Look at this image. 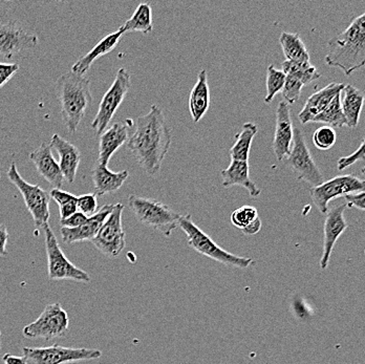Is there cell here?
<instances>
[{
  "label": "cell",
  "instance_id": "1",
  "mask_svg": "<svg viewBox=\"0 0 365 364\" xmlns=\"http://www.w3.org/2000/svg\"><path fill=\"white\" fill-rule=\"evenodd\" d=\"M135 130L129 135L126 145L140 167L147 175L155 177L160 172L162 164L173 141L171 130L165 120L163 110L151 105L146 115L138 118Z\"/></svg>",
  "mask_w": 365,
  "mask_h": 364
},
{
  "label": "cell",
  "instance_id": "2",
  "mask_svg": "<svg viewBox=\"0 0 365 364\" xmlns=\"http://www.w3.org/2000/svg\"><path fill=\"white\" fill-rule=\"evenodd\" d=\"M326 63L338 68L346 76L365 64V14L356 17L344 32L329 39Z\"/></svg>",
  "mask_w": 365,
  "mask_h": 364
},
{
  "label": "cell",
  "instance_id": "3",
  "mask_svg": "<svg viewBox=\"0 0 365 364\" xmlns=\"http://www.w3.org/2000/svg\"><path fill=\"white\" fill-rule=\"evenodd\" d=\"M55 88L62 121L68 132L75 134L93 101L91 81L86 77L68 72L58 78Z\"/></svg>",
  "mask_w": 365,
  "mask_h": 364
},
{
  "label": "cell",
  "instance_id": "4",
  "mask_svg": "<svg viewBox=\"0 0 365 364\" xmlns=\"http://www.w3.org/2000/svg\"><path fill=\"white\" fill-rule=\"evenodd\" d=\"M179 227L184 231L188 245L193 250L222 265L231 268L247 269L255 264V261L250 257L237 256L220 248L209 235L193 223L190 214L181 215Z\"/></svg>",
  "mask_w": 365,
  "mask_h": 364
},
{
  "label": "cell",
  "instance_id": "5",
  "mask_svg": "<svg viewBox=\"0 0 365 364\" xmlns=\"http://www.w3.org/2000/svg\"><path fill=\"white\" fill-rule=\"evenodd\" d=\"M128 206L140 223L151 229L159 231L165 236H170L173 231L179 227L181 214L161 202L133 193L128 197Z\"/></svg>",
  "mask_w": 365,
  "mask_h": 364
},
{
  "label": "cell",
  "instance_id": "6",
  "mask_svg": "<svg viewBox=\"0 0 365 364\" xmlns=\"http://www.w3.org/2000/svg\"><path fill=\"white\" fill-rule=\"evenodd\" d=\"M6 175H8L11 183L21 193L24 204H26L29 212L32 215L36 229H43L44 226L48 225L51 217L50 194L46 190L42 189L40 186L33 185L26 182L20 175L15 162H12L11 164Z\"/></svg>",
  "mask_w": 365,
  "mask_h": 364
},
{
  "label": "cell",
  "instance_id": "7",
  "mask_svg": "<svg viewBox=\"0 0 365 364\" xmlns=\"http://www.w3.org/2000/svg\"><path fill=\"white\" fill-rule=\"evenodd\" d=\"M24 357L28 364H68L81 361L98 360L102 352L96 348H66L59 345L46 348H22Z\"/></svg>",
  "mask_w": 365,
  "mask_h": 364
},
{
  "label": "cell",
  "instance_id": "8",
  "mask_svg": "<svg viewBox=\"0 0 365 364\" xmlns=\"http://www.w3.org/2000/svg\"><path fill=\"white\" fill-rule=\"evenodd\" d=\"M46 235V250L48 256V273L51 281H73L78 283H91V275L82 269L73 265L66 256L54 231L50 224L43 227Z\"/></svg>",
  "mask_w": 365,
  "mask_h": 364
},
{
  "label": "cell",
  "instance_id": "9",
  "mask_svg": "<svg viewBox=\"0 0 365 364\" xmlns=\"http://www.w3.org/2000/svg\"><path fill=\"white\" fill-rule=\"evenodd\" d=\"M70 330L68 313L58 303L46 306L43 312L34 323H29L22 330V334L29 339L54 340L66 336Z\"/></svg>",
  "mask_w": 365,
  "mask_h": 364
},
{
  "label": "cell",
  "instance_id": "10",
  "mask_svg": "<svg viewBox=\"0 0 365 364\" xmlns=\"http://www.w3.org/2000/svg\"><path fill=\"white\" fill-rule=\"evenodd\" d=\"M129 90L130 74L126 68H119L110 90L106 93L100 102L99 110L96 114L95 119L91 122V128L96 130L97 135H101L108 130L113 115L125 99Z\"/></svg>",
  "mask_w": 365,
  "mask_h": 364
},
{
  "label": "cell",
  "instance_id": "11",
  "mask_svg": "<svg viewBox=\"0 0 365 364\" xmlns=\"http://www.w3.org/2000/svg\"><path fill=\"white\" fill-rule=\"evenodd\" d=\"M286 164L299 181L306 182L313 187H317L324 182V175L314 161L300 128H294L292 148L286 159Z\"/></svg>",
  "mask_w": 365,
  "mask_h": 364
},
{
  "label": "cell",
  "instance_id": "12",
  "mask_svg": "<svg viewBox=\"0 0 365 364\" xmlns=\"http://www.w3.org/2000/svg\"><path fill=\"white\" fill-rule=\"evenodd\" d=\"M365 182L357 175H337L329 181L324 182L317 187H312L310 194L314 205L322 214L329 211V202L337 197H344L349 193L364 192Z\"/></svg>",
  "mask_w": 365,
  "mask_h": 364
},
{
  "label": "cell",
  "instance_id": "13",
  "mask_svg": "<svg viewBox=\"0 0 365 364\" xmlns=\"http://www.w3.org/2000/svg\"><path fill=\"white\" fill-rule=\"evenodd\" d=\"M124 205L121 203L115 204L113 212L108 215L102 225L95 239L91 241L93 245L102 254L110 259H115L125 249V232L122 227V213Z\"/></svg>",
  "mask_w": 365,
  "mask_h": 364
},
{
  "label": "cell",
  "instance_id": "14",
  "mask_svg": "<svg viewBox=\"0 0 365 364\" xmlns=\"http://www.w3.org/2000/svg\"><path fill=\"white\" fill-rule=\"evenodd\" d=\"M39 38L32 33L26 32L15 22L0 24V55L11 59L15 55L29 48H35Z\"/></svg>",
  "mask_w": 365,
  "mask_h": 364
},
{
  "label": "cell",
  "instance_id": "15",
  "mask_svg": "<svg viewBox=\"0 0 365 364\" xmlns=\"http://www.w3.org/2000/svg\"><path fill=\"white\" fill-rule=\"evenodd\" d=\"M346 208V204H342L329 209L327 212L324 225V253L320 259V268L322 270H326L328 267L331 252L338 239L349 228V224L344 217Z\"/></svg>",
  "mask_w": 365,
  "mask_h": 364
},
{
  "label": "cell",
  "instance_id": "16",
  "mask_svg": "<svg viewBox=\"0 0 365 364\" xmlns=\"http://www.w3.org/2000/svg\"><path fill=\"white\" fill-rule=\"evenodd\" d=\"M294 137V125L290 108L284 101L276 108V125L272 148L278 161H284L290 155Z\"/></svg>",
  "mask_w": 365,
  "mask_h": 364
},
{
  "label": "cell",
  "instance_id": "17",
  "mask_svg": "<svg viewBox=\"0 0 365 364\" xmlns=\"http://www.w3.org/2000/svg\"><path fill=\"white\" fill-rule=\"evenodd\" d=\"M135 125L133 120L128 119L124 122H118L113 124L110 128L100 135L99 155L97 163L108 166L111 157L121 148L124 144L128 143L129 139V130Z\"/></svg>",
  "mask_w": 365,
  "mask_h": 364
},
{
  "label": "cell",
  "instance_id": "18",
  "mask_svg": "<svg viewBox=\"0 0 365 364\" xmlns=\"http://www.w3.org/2000/svg\"><path fill=\"white\" fill-rule=\"evenodd\" d=\"M115 205L113 204H108V205L102 206L95 214L88 217V221L78 228H61L62 239L66 244L81 243V241H93L96 235L98 234L99 230L101 229L104 222L108 219V215L113 212Z\"/></svg>",
  "mask_w": 365,
  "mask_h": 364
},
{
  "label": "cell",
  "instance_id": "19",
  "mask_svg": "<svg viewBox=\"0 0 365 364\" xmlns=\"http://www.w3.org/2000/svg\"><path fill=\"white\" fill-rule=\"evenodd\" d=\"M50 143L43 142L39 147L33 150L29 157L34 163L37 172L50 184L51 186L60 189L63 185L64 177L60 170L59 164L53 155Z\"/></svg>",
  "mask_w": 365,
  "mask_h": 364
},
{
  "label": "cell",
  "instance_id": "20",
  "mask_svg": "<svg viewBox=\"0 0 365 364\" xmlns=\"http://www.w3.org/2000/svg\"><path fill=\"white\" fill-rule=\"evenodd\" d=\"M346 84L341 82H333L329 83L326 88L317 90L309 97L304 103V108L300 110L298 114V120L300 123L307 124L313 121L314 118L317 117L318 115L322 114L327 106L331 103V100L334 99L338 94H341Z\"/></svg>",
  "mask_w": 365,
  "mask_h": 364
},
{
  "label": "cell",
  "instance_id": "21",
  "mask_svg": "<svg viewBox=\"0 0 365 364\" xmlns=\"http://www.w3.org/2000/svg\"><path fill=\"white\" fill-rule=\"evenodd\" d=\"M51 147L59 155V167L63 175L64 180L68 184H73L77 175L81 152L71 142L66 141L59 135H53L50 141Z\"/></svg>",
  "mask_w": 365,
  "mask_h": 364
},
{
  "label": "cell",
  "instance_id": "22",
  "mask_svg": "<svg viewBox=\"0 0 365 364\" xmlns=\"http://www.w3.org/2000/svg\"><path fill=\"white\" fill-rule=\"evenodd\" d=\"M128 170H122L120 172H113L108 170V166L97 163L93 166L91 172L93 189L95 194L103 197L106 194L118 192L128 179Z\"/></svg>",
  "mask_w": 365,
  "mask_h": 364
},
{
  "label": "cell",
  "instance_id": "23",
  "mask_svg": "<svg viewBox=\"0 0 365 364\" xmlns=\"http://www.w3.org/2000/svg\"><path fill=\"white\" fill-rule=\"evenodd\" d=\"M222 187L229 188L240 186L248 190L252 197H259L262 190L256 186L250 177V168L248 162L231 161L230 165L220 172Z\"/></svg>",
  "mask_w": 365,
  "mask_h": 364
},
{
  "label": "cell",
  "instance_id": "24",
  "mask_svg": "<svg viewBox=\"0 0 365 364\" xmlns=\"http://www.w3.org/2000/svg\"><path fill=\"white\" fill-rule=\"evenodd\" d=\"M122 35H123V32H122L121 28H119L117 32L110 33L108 36L100 40L97 46H93L86 56L80 58L73 64L71 72H73V74L79 75V76H84L90 71L91 66H93V62L98 58L108 54L111 51H113V48H115V46L119 43L120 39H121Z\"/></svg>",
  "mask_w": 365,
  "mask_h": 364
},
{
  "label": "cell",
  "instance_id": "25",
  "mask_svg": "<svg viewBox=\"0 0 365 364\" xmlns=\"http://www.w3.org/2000/svg\"><path fill=\"white\" fill-rule=\"evenodd\" d=\"M210 106V88H209L207 71L202 70L197 81L189 97V110L195 123H199L208 112Z\"/></svg>",
  "mask_w": 365,
  "mask_h": 364
},
{
  "label": "cell",
  "instance_id": "26",
  "mask_svg": "<svg viewBox=\"0 0 365 364\" xmlns=\"http://www.w3.org/2000/svg\"><path fill=\"white\" fill-rule=\"evenodd\" d=\"M341 95H344V98H341V110L346 118V126L356 128L359 124L360 115L364 108V92L351 84H346Z\"/></svg>",
  "mask_w": 365,
  "mask_h": 364
},
{
  "label": "cell",
  "instance_id": "27",
  "mask_svg": "<svg viewBox=\"0 0 365 364\" xmlns=\"http://www.w3.org/2000/svg\"><path fill=\"white\" fill-rule=\"evenodd\" d=\"M258 128L255 123H245L242 130L235 135V145L229 150L231 161L248 162L253 140L257 135Z\"/></svg>",
  "mask_w": 365,
  "mask_h": 364
},
{
  "label": "cell",
  "instance_id": "28",
  "mask_svg": "<svg viewBox=\"0 0 365 364\" xmlns=\"http://www.w3.org/2000/svg\"><path fill=\"white\" fill-rule=\"evenodd\" d=\"M279 43L288 61L302 63L310 62V54L299 35L296 33H282L279 37Z\"/></svg>",
  "mask_w": 365,
  "mask_h": 364
},
{
  "label": "cell",
  "instance_id": "29",
  "mask_svg": "<svg viewBox=\"0 0 365 364\" xmlns=\"http://www.w3.org/2000/svg\"><path fill=\"white\" fill-rule=\"evenodd\" d=\"M123 34L129 32H139L149 34L153 31V9L149 4H141L135 9V13L121 26Z\"/></svg>",
  "mask_w": 365,
  "mask_h": 364
},
{
  "label": "cell",
  "instance_id": "30",
  "mask_svg": "<svg viewBox=\"0 0 365 364\" xmlns=\"http://www.w3.org/2000/svg\"><path fill=\"white\" fill-rule=\"evenodd\" d=\"M282 71L286 76L295 78L304 85H309L312 82L316 81L322 77L315 66L310 62L302 63V62L286 61L282 62Z\"/></svg>",
  "mask_w": 365,
  "mask_h": 364
},
{
  "label": "cell",
  "instance_id": "31",
  "mask_svg": "<svg viewBox=\"0 0 365 364\" xmlns=\"http://www.w3.org/2000/svg\"><path fill=\"white\" fill-rule=\"evenodd\" d=\"M312 122L328 124L331 126V128L346 126V118H344L341 110V94H338L334 98L331 103L327 106L326 110L317 117L314 118Z\"/></svg>",
  "mask_w": 365,
  "mask_h": 364
},
{
  "label": "cell",
  "instance_id": "32",
  "mask_svg": "<svg viewBox=\"0 0 365 364\" xmlns=\"http://www.w3.org/2000/svg\"><path fill=\"white\" fill-rule=\"evenodd\" d=\"M286 75L282 71L277 70L273 64H270L267 70V95L264 97V103L270 104L274 97L282 92L286 81Z\"/></svg>",
  "mask_w": 365,
  "mask_h": 364
},
{
  "label": "cell",
  "instance_id": "33",
  "mask_svg": "<svg viewBox=\"0 0 365 364\" xmlns=\"http://www.w3.org/2000/svg\"><path fill=\"white\" fill-rule=\"evenodd\" d=\"M256 219H258V211L253 206H242L231 214V223L240 230L248 227Z\"/></svg>",
  "mask_w": 365,
  "mask_h": 364
},
{
  "label": "cell",
  "instance_id": "34",
  "mask_svg": "<svg viewBox=\"0 0 365 364\" xmlns=\"http://www.w3.org/2000/svg\"><path fill=\"white\" fill-rule=\"evenodd\" d=\"M337 141L335 130L329 126L318 128L313 134V143L316 147L322 152L331 150Z\"/></svg>",
  "mask_w": 365,
  "mask_h": 364
},
{
  "label": "cell",
  "instance_id": "35",
  "mask_svg": "<svg viewBox=\"0 0 365 364\" xmlns=\"http://www.w3.org/2000/svg\"><path fill=\"white\" fill-rule=\"evenodd\" d=\"M302 88H304V84L302 82L298 81L295 78L287 76L284 88L282 90L284 102L289 105V104H295L296 102L299 101Z\"/></svg>",
  "mask_w": 365,
  "mask_h": 364
},
{
  "label": "cell",
  "instance_id": "36",
  "mask_svg": "<svg viewBox=\"0 0 365 364\" xmlns=\"http://www.w3.org/2000/svg\"><path fill=\"white\" fill-rule=\"evenodd\" d=\"M77 207L78 211L88 217L95 214L98 211L97 195L95 193H88L77 197Z\"/></svg>",
  "mask_w": 365,
  "mask_h": 364
},
{
  "label": "cell",
  "instance_id": "37",
  "mask_svg": "<svg viewBox=\"0 0 365 364\" xmlns=\"http://www.w3.org/2000/svg\"><path fill=\"white\" fill-rule=\"evenodd\" d=\"M365 160V152H364V140H362L361 144H360L359 148L353 152L351 155L347 157H340L337 162V170L339 172L346 170L349 166L354 165L357 162H364Z\"/></svg>",
  "mask_w": 365,
  "mask_h": 364
},
{
  "label": "cell",
  "instance_id": "38",
  "mask_svg": "<svg viewBox=\"0 0 365 364\" xmlns=\"http://www.w3.org/2000/svg\"><path fill=\"white\" fill-rule=\"evenodd\" d=\"M19 71L17 63H0V88L8 83Z\"/></svg>",
  "mask_w": 365,
  "mask_h": 364
},
{
  "label": "cell",
  "instance_id": "39",
  "mask_svg": "<svg viewBox=\"0 0 365 364\" xmlns=\"http://www.w3.org/2000/svg\"><path fill=\"white\" fill-rule=\"evenodd\" d=\"M88 217H86L83 213L80 212V211H77L75 214L71 215L68 219H60V225H61V228H78L80 226L83 225L86 221H88Z\"/></svg>",
  "mask_w": 365,
  "mask_h": 364
},
{
  "label": "cell",
  "instance_id": "40",
  "mask_svg": "<svg viewBox=\"0 0 365 364\" xmlns=\"http://www.w3.org/2000/svg\"><path fill=\"white\" fill-rule=\"evenodd\" d=\"M344 199H346V207L356 208V209L360 211H364L365 209V192H355L349 193V194L344 195Z\"/></svg>",
  "mask_w": 365,
  "mask_h": 364
},
{
  "label": "cell",
  "instance_id": "41",
  "mask_svg": "<svg viewBox=\"0 0 365 364\" xmlns=\"http://www.w3.org/2000/svg\"><path fill=\"white\" fill-rule=\"evenodd\" d=\"M48 194H50L51 199H54L59 207L70 203V202L75 201V199H77V197L72 194V193L63 192V190L61 189H56V188H53Z\"/></svg>",
  "mask_w": 365,
  "mask_h": 364
},
{
  "label": "cell",
  "instance_id": "42",
  "mask_svg": "<svg viewBox=\"0 0 365 364\" xmlns=\"http://www.w3.org/2000/svg\"><path fill=\"white\" fill-rule=\"evenodd\" d=\"M9 232L6 225L0 224V257L8 256L9 252L6 250L8 244Z\"/></svg>",
  "mask_w": 365,
  "mask_h": 364
},
{
  "label": "cell",
  "instance_id": "43",
  "mask_svg": "<svg viewBox=\"0 0 365 364\" xmlns=\"http://www.w3.org/2000/svg\"><path fill=\"white\" fill-rule=\"evenodd\" d=\"M77 211V199H76L75 201L70 202V203L59 207L60 219H68L71 215L75 214Z\"/></svg>",
  "mask_w": 365,
  "mask_h": 364
},
{
  "label": "cell",
  "instance_id": "44",
  "mask_svg": "<svg viewBox=\"0 0 365 364\" xmlns=\"http://www.w3.org/2000/svg\"><path fill=\"white\" fill-rule=\"evenodd\" d=\"M260 229H262V221H260L259 217H258V219H256L248 227L245 228V229L242 231L245 235H255L259 232Z\"/></svg>",
  "mask_w": 365,
  "mask_h": 364
},
{
  "label": "cell",
  "instance_id": "45",
  "mask_svg": "<svg viewBox=\"0 0 365 364\" xmlns=\"http://www.w3.org/2000/svg\"><path fill=\"white\" fill-rule=\"evenodd\" d=\"M4 364H28L24 356H14L12 354H6L4 356Z\"/></svg>",
  "mask_w": 365,
  "mask_h": 364
},
{
  "label": "cell",
  "instance_id": "46",
  "mask_svg": "<svg viewBox=\"0 0 365 364\" xmlns=\"http://www.w3.org/2000/svg\"><path fill=\"white\" fill-rule=\"evenodd\" d=\"M0 340H1V332H0Z\"/></svg>",
  "mask_w": 365,
  "mask_h": 364
}]
</instances>
